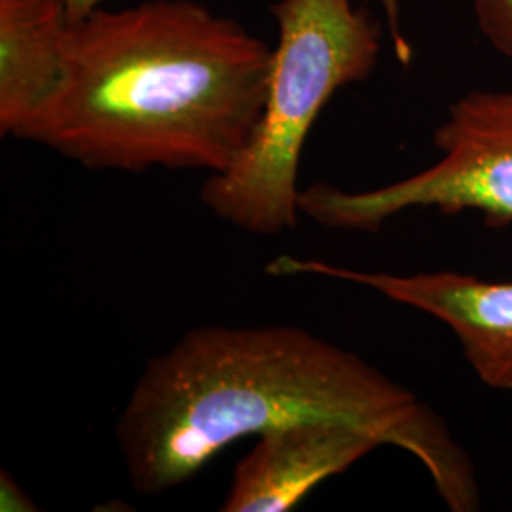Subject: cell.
Instances as JSON below:
<instances>
[{
    "label": "cell",
    "instance_id": "cell-1",
    "mask_svg": "<svg viewBox=\"0 0 512 512\" xmlns=\"http://www.w3.org/2000/svg\"><path fill=\"white\" fill-rule=\"evenodd\" d=\"M302 421L368 431L418 459L450 511L480 507L473 461L439 414L357 353L291 325L188 330L148 361L114 435L133 492L154 497L230 444Z\"/></svg>",
    "mask_w": 512,
    "mask_h": 512
},
{
    "label": "cell",
    "instance_id": "cell-2",
    "mask_svg": "<svg viewBox=\"0 0 512 512\" xmlns=\"http://www.w3.org/2000/svg\"><path fill=\"white\" fill-rule=\"evenodd\" d=\"M272 52L194 0L95 8L69 23L61 80L19 139L88 169L217 175L255 135Z\"/></svg>",
    "mask_w": 512,
    "mask_h": 512
},
{
    "label": "cell",
    "instance_id": "cell-3",
    "mask_svg": "<svg viewBox=\"0 0 512 512\" xmlns=\"http://www.w3.org/2000/svg\"><path fill=\"white\" fill-rule=\"evenodd\" d=\"M277 44L262 118L226 171L209 175L202 202L217 219L256 236L298 222V167L319 112L340 88L374 71L382 29L351 0H279Z\"/></svg>",
    "mask_w": 512,
    "mask_h": 512
},
{
    "label": "cell",
    "instance_id": "cell-4",
    "mask_svg": "<svg viewBox=\"0 0 512 512\" xmlns=\"http://www.w3.org/2000/svg\"><path fill=\"white\" fill-rule=\"evenodd\" d=\"M433 141L442 156L403 181L359 192L323 183L300 190V215L348 232H378L410 209L475 211L490 226L512 224V90L459 97Z\"/></svg>",
    "mask_w": 512,
    "mask_h": 512
},
{
    "label": "cell",
    "instance_id": "cell-5",
    "mask_svg": "<svg viewBox=\"0 0 512 512\" xmlns=\"http://www.w3.org/2000/svg\"><path fill=\"white\" fill-rule=\"evenodd\" d=\"M266 272L274 277L319 275L346 281L427 313L456 336L463 359L482 384L512 393V281H490L454 270L365 272L287 255L274 258Z\"/></svg>",
    "mask_w": 512,
    "mask_h": 512
},
{
    "label": "cell",
    "instance_id": "cell-6",
    "mask_svg": "<svg viewBox=\"0 0 512 512\" xmlns=\"http://www.w3.org/2000/svg\"><path fill=\"white\" fill-rule=\"evenodd\" d=\"M384 446L376 435L334 421H302L256 437L239 461L222 512H287L321 482Z\"/></svg>",
    "mask_w": 512,
    "mask_h": 512
},
{
    "label": "cell",
    "instance_id": "cell-7",
    "mask_svg": "<svg viewBox=\"0 0 512 512\" xmlns=\"http://www.w3.org/2000/svg\"><path fill=\"white\" fill-rule=\"evenodd\" d=\"M71 19L63 0H0V133L19 135L63 73Z\"/></svg>",
    "mask_w": 512,
    "mask_h": 512
},
{
    "label": "cell",
    "instance_id": "cell-8",
    "mask_svg": "<svg viewBox=\"0 0 512 512\" xmlns=\"http://www.w3.org/2000/svg\"><path fill=\"white\" fill-rule=\"evenodd\" d=\"M478 19L495 46L512 57V2L476 0Z\"/></svg>",
    "mask_w": 512,
    "mask_h": 512
},
{
    "label": "cell",
    "instance_id": "cell-9",
    "mask_svg": "<svg viewBox=\"0 0 512 512\" xmlns=\"http://www.w3.org/2000/svg\"><path fill=\"white\" fill-rule=\"evenodd\" d=\"M0 511L35 512L37 503L19 486L18 480L10 473H0Z\"/></svg>",
    "mask_w": 512,
    "mask_h": 512
},
{
    "label": "cell",
    "instance_id": "cell-10",
    "mask_svg": "<svg viewBox=\"0 0 512 512\" xmlns=\"http://www.w3.org/2000/svg\"><path fill=\"white\" fill-rule=\"evenodd\" d=\"M67 14L71 21H78V19L86 18L88 14H92L95 8H99V4L103 0H63Z\"/></svg>",
    "mask_w": 512,
    "mask_h": 512
}]
</instances>
